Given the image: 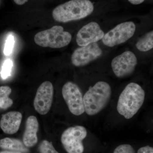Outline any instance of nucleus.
Masks as SVG:
<instances>
[{
	"label": "nucleus",
	"instance_id": "f257e3e1",
	"mask_svg": "<svg viewBox=\"0 0 153 153\" xmlns=\"http://www.w3.org/2000/svg\"><path fill=\"white\" fill-rule=\"evenodd\" d=\"M145 98V91L140 85L135 82L129 83L119 97L118 112L126 119H131L142 106Z\"/></svg>",
	"mask_w": 153,
	"mask_h": 153
},
{
	"label": "nucleus",
	"instance_id": "f03ea898",
	"mask_svg": "<svg viewBox=\"0 0 153 153\" xmlns=\"http://www.w3.org/2000/svg\"><path fill=\"white\" fill-rule=\"evenodd\" d=\"M94 10V6L90 0H70L59 5L52 11L55 21L67 23L84 19Z\"/></svg>",
	"mask_w": 153,
	"mask_h": 153
},
{
	"label": "nucleus",
	"instance_id": "7ed1b4c3",
	"mask_svg": "<svg viewBox=\"0 0 153 153\" xmlns=\"http://www.w3.org/2000/svg\"><path fill=\"white\" fill-rule=\"evenodd\" d=\"M111 92L110 85L105 81H99L91 86L83 97L85 112L89 116L100 112L109 102Z\"/></svg>",
	"mask_w": 153,
	"mask_h": 153
},
{
	"label": "nucleus",
	"instance_id": "20e7f679",
	"mask_svg": "<svg viewBox=\"0 0 153 153\" xmlns=\"http://www.w3.org/2000/svg\"><path fill=\"white\" fill-rule=\"evenodd\" d=\"M71 39V34L64 31L63 27L54 26L37 33L34 37V41L40 47L59 49L68 46Z\"/></svg>",
	"mask_w": 153,
	"mask_h": 153
},
{
	"label": "nucleus",
	"instance_id": "39448f33",
	"mask_svg": "<svg viewBox=\"0 0 153 153\" xmlns=\"http://www.w3.org/2000/svg\"><path fill=\"white\" fill-rule=\"evenodd\" d=\"M87 135L84 127L76 126L66 129L62 134L61 141L68 153H83L84 148L82 141Z\"/></svg>",
	"mask_w": 153,
	"mask_h": 153
},
{
	"label": "nucleus",
	"instance_id": "423d86ee",
	"mask_svg": "<svg viewBox=\"0 0 153 153\" xmlns=\"http://www.w3.org/2000/svg\"><path fill=\"white\" fill-rule=\"evenodd\" d=\"M135 31L136 25L133 22H123L105 34L102 40L105 46L114 47L128 41L133 36Z\"/></svg>",
	"mask_w": 153,
	"mask_h": 153
},
{
	"label": "nucleus",
	"instance_id": "0eeeda50",
	"mask_svg": "<svg viewBox=\"0 0 153 153\" xmlns=\"http://www.w3.org/2000/svg\"><path fill=\"white\" fill-rule=\"evenodd\" d=\"M62 95L70 112L76 116L85 112L83 96L79 87L74 82L68 81L63 85Z\"/></svg>",
	"mask_w": 153,
	"mask_h": 153
},
{
	"label": "nucleus",
	"instance_id": "6e6552de",
	"mask_svg": "<svg viewBox=\"0 0 153 153\" xmlns=\"http://www.w3.org/2000/svg\"><path fill=\"white\" fill-rule=\"evenodd\" d=\"M137 64L135 55L131 51H126L115 57L111 61L114 73L119 78H123L132 74Z\"/></svg>",
	"mask_w": 153,
	"mask_h": 153
},
{
	"label": "nucleus",
	"instance_id": "1a4fd4ad",
	"mask_svg": "<svg viewBox=\"0 0 153 153\" xmlns=\"http://www.w3.org/2000/svg\"><path fill=\"white\" fill-rule=\"evenodd\" d=\"M54 87L50 81H45L38 87L34 100L35 110L41 115L47 114L53 101Z\"/></svg>",
	"mask_w": 153,
	"mask_h": 153
},
{
	"label": "nucleus",
	"instance_id": "9d476101",
	"mask_svg": "<svg viewBox=\"0 0 153 153\" xmlns=\"http://www.w3.org/2000/svg\"><path fill=\"white\" fill-rule=\"evenodd\" d=\"M102 51L97 43L75 49L71 57L72 64L76 67L85 66L101 57Z\"/></svg>",
	"mask_w": 153,
	"mask_h": 153
},
{
	"label": "nucleus",
	"instance_id": "9b49d317",
	"mask_svg": "<svg viewBox=\"0 0 153 153\" xmlns=\"http://www.w3.org/2000/svg\"><path fill=\"white\" fill-rule=\"evenodd\" d=\"M105 33L98 23L91 22L84 25L76 34V41L80 47H85L102 40Z\"/></svg>",
	"mask_w": 153,
	"mask_h": 153
},
{
	"label": "nucleus",
	"instance_id": "f8f14e48",
	"mask_svg": "<svg viewBox=\"0 0 153 153\" xmlns=\"http://www.w3.org/2000/svg\"><path fill=\"white\" fill-rule=\"evenodd\" d=\"M22 115L19 111H10L3 114L0 121V127L5 133L13 134L19 131Z\"/></svg>",
	"mask_w": 153,
	"mask_h": 153
},
{
	"label": "nucleus",
	"instance_id": "ddd939ff",
	"mask_svg": "<svg viewBox=\"0 0 153 153\" xmlns=\"http://www.w3.org/2000/svg\"><path fill=\"white\" fill-rule=\"evenodd\" d=\"M38 128L39 124L37 118L34 116H30L26 121V128L23 135V143L25 146L32 147L38 143Z\"/></svg>",
	"mask_w": 153,
	"mask_h": 153
},
{
	"label": "nucleus",
	"instance_id": "4468645a",
	"mask_svg": "<svg viewBox=\"0 0 153 153\" xmlns=\"http://www.w3.org/2000/svg\"><path fill=\"white\" fill-rule=\"evenodd\" d=\"M0 147L11 151L28 153L29 150L20 140L7 137L0 140Z\"/></svg>",
	"mask_w": 153,
	"mask_h": 153
},
{
	"label": "nucleus",
	"instance_id": "2eb2a0df",
	"mask_svg": "<svg viewBox=\"0 0 153 153\" xmlns=\"http://www.w3.org/2000/svg\"><path fill=\"white\" fill-rule=\"evenodd\" d=\"M137 49L141 52L149 51L153 48V31H151L140 38L136 45Z\"/></svg>",
	"mask_w": 153,
	"mask_h": 153
},
{
	"label": "nucleus",
	"instance_id": "dca6fc26",
	"mask_svg": "<svg viewBox=\"0 0 153 153\" xmlns=\"http://www.w3.org/2000/svg\"><path fill=\"white\" fill-rule=\"evenodd\" d=\"M12 89L8 86L0 87V108L6 109L12 106L13 100L9 97Z\"/></svg>",
	"mask_w": 153,
	"mask_h": 153
},
{
	"label": "nucleus",
	"instance_id": "f3484780",
	"mask_svg": "<svg viewBox=\"0 0 153 153\" xmlns=\"http://www.w3.org/2000/svg\"><path fill=\"white\" fill-rule=\"evenodd\" d=\"M40 153H59L55 149L52 143L47 140H43L39 148Z\"/></svg>",
	"mask_w": 153,
	"mask_h": 153
},
{
	"label": "nucleus",
	"instance_id": "a211bd4d",
	"mask_svg": "<svg viewBox=\"0 0 153 153\" xmlns=\"http://www.w3.org/2000/svg\"><path fill=\"white\" fill-rule=\"evenodd\" d=\"M13 63L10 59H7L4 62L1 72V76L4 79H5L10 76Z\"/></svg>",
	"mask_w": 153,
	"mask_h": 153
},
{
	"label": "nucleus",
	"instance_id": "6ab92c4d",
	"mask_svg": "<svg viewBox=\"0 0 153 153\" xmlns=\"http://www.w3.org/2000/svg\"><path fill=\"white\" fill-rule=\"evenodd\" d=\"M14 43V38L13 36L10 35L6 40L5 45L4 49V53L5 55L8 56L10 55L13 51V48Z\"/></svg>",
	"mask_w": 153,
	"mask_h": 153
},
{
	"label": "nucleus",
	"instance_id": "aec40b11",
	"mask_svg": "<svg viewBox=\"0 0 153 153\" xmlns=\"http://www.w3.org/2000/svg\"><path fill=\"white\" fill-rule=\"evenodd\" d=\"M113 153H135L134 149L131 145L123 144L115 149Z\"/></svg>",
	"mask_w": 153,
	"mask_h": 153
},
{
	"label": "nucleus",
	"instance_id": "412c9836",
	"mask_svg": "<svg viewBox=\"0 0 153 153\" xmlns=\"http://www.w3.org/2000/svg\"><path fill=\"white\" fill-rule=\"evenodd\" d=\"M137 153H153V148L147 146L139 149Z\"/></svg>",
	"mask_w": 153,
	"mask_h": 153
},
{
	"label": "nucleus",
	"instance_id": "4be33fe9",
	"mask_svg": "<svg viewBox=\"0 0 153 153\" xmlns=\"http://www.w3.org/2000/svg\"><path fill=\"white\" fill-rule=\"evenodd\" d=\"M145 0H128L129 2L133 5H139L143 2Z\"/></svg>",
	"mask_w": 153,
	"mask_h": 153
},
{
	"label": "nucleus",
	"instance_id": "5701e85b",
	"mask_svg": "<svg viewBox=\"0 0 153 153\" xmlns=\"http://www.w3.org/2000/svg\"><path fill=\"white\" fill-rule=\"evenodd\" d=\"M14 2L19 5H22L28 1V0H13Z\"/></svg>",
	"mask_w": 153,
	"mask_h": 153
},
{
	"label": "nucleus",
	"instance_id": "b1692460",
	"mask_svg": "<svg viewBox=\"0 0 153 153\" xmlns=\"http://www.w3.org/2000/svg\"><path fill=\"white\" fill-rule=\"evenodd\" d=\"M0 153H22L21 152H15V151H5L0 152Z\"/></svg>",
	"mask_w": 153,
	"mask_h": 153
}]
</instances>
